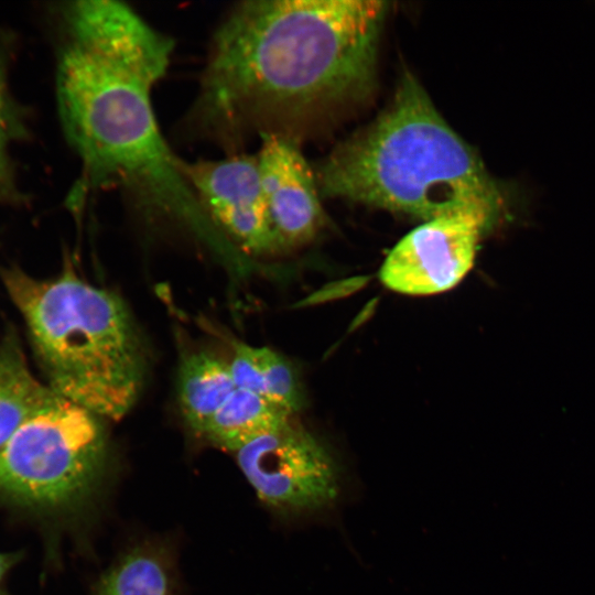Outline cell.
<instances>
[{
	"mask_svg": "<svg viewBox=\"0 0 595 595\" xmlns=\"http://www.w3.org/2000/svg\"><path fill=\"white\" fill-rule=\"evenodd\" d=\"M62 18L66 40L56 67L57 110L82 161L80 193L115 185L148 215L209 242H228L186 181L152 106V89L171 62L172 39L113 0L69 2Z\"/></svg>",
	"mask_w": 595,
	"mask_h": 595,
	"instance_id": "1",
	"label": "cell"
},
{
	"mask_svg": "<svg viewBox=\"0 0 595 595\" xmlns=\"http://www.w3.org/2000/svg\"><path fill=\"white\" fill-rule=\"evenodd\" d=\"M388 2L251 0L218 24L185 132L226 154L320 104L372 88Z\"/></svg>",
	"mask_w": 595,
	"mask_h": 595,
	"instance_id": "2",
	"label": "cell"
},
{
	"mask_svg": "<svg viewBox=\"0 0 595 595\" xmlns=\"http://www.w3.org/2000/svg\"><path fill=\"white\" fill-rule=\"evenodd\" d=\"M320 192L423 221L482 209L497 218L504 198L475 150L404 73L390 106L335 149L317 174Z\"/></svg>",
	"mask_w": 595,
	"mask_h": 595,
	"instance_id": "3",
	"label": "cell"
},
{
	"mask_svg": "<svg viewBox=\"0 0 595 595\" xmlns=\"http://www.w3.org/2000/svg\"><path fill=\"white\" fill-rule=\"evenodd\" d=\"M48 374L50 387L102 420H120L145 378V351L123 300L71 266L50 280L1 273Z\"/></svg>",
	"mask_w": 595,
	"mask_h": 595,
	"instance_id": "4",
	"label": "cell"
},
{
	"mask_svg": "<svg viewBox=\"0 0 595 595\" xmlns=\"http://www.w3.org/2000/svg\"><path fill=\"white\" fill-rule=\"evenodd\" d=\"M102 419L53 390L0 447V496L40 511L75 508L104 478Z\"/></svg>",
	"mask_w": 595,
	"mask_h": 595,
	"instance_id": "5",
	"label": "cell"
},
{
	"mask_svg": "<svg viewBox=\"0 0 595 595\" xmlns=\"http://www.w3.org/2000/svg\"><path fill=\"white\" fill-rule=\"evenodd\" d=\"M232 454L259 498L279 512L314 515L332 508L340 495L336 461L293 418Z\"/></svg>",
	"mask_w": 595,
	"mask_h": 595,
	"instance_id": "6",
	"label": "cell"
},
{
	"mask_svg": "<svg viewBox=\"0 0 595 595\" xmlns=\"http://www.w3.org/2000/svg\"><path fill=\"white\" fill-rule=\"evenodd\" d=\"M482 209H465L423 221L390 251L379 271L390 290L429 295L454 288L473 267L482 234L493 220Z\"/></svg>",
	"mask_w": 595,
	"mask_h": 595,
	"instance_id": "7",
	"label": "cell"
},
{
	"mask_svg": "<svg viewBox=\"0 0 595 595\" xmlns=\"http://www.w3.org/2000/svg\"><path fill=\"white\" fill-rule=\"evenodd\" d=\"M181 170L206 215L226 239L250 256L281 252L264 203L257 155L182 160Z\"/></svg>",
	"mask_w": 595,
	"mask_h": 595,
	"instance_id": "8",
	"label": "cell"
},
{
	"mask_svg": "<svg viewBox=\"0 0 595 595\" xmlns=\"http://www.w3.org/2000/svg\"><path fill=\"white\" fill-rule=\"evenodd\" d=\"M260 139L256 155L262 194L280 251H285L309 242L320 230V190L293 138L269 133Z\"/></svg>",
	"mask_w": 595,
	"mask_h": 595,
	"instance_id": "9",
	"label": "cell"
},
{
	"mask_svg": "<svg viewBox=\"0 0 595 595\" xmlns=\"http://www.w3.org/2000/svg\"><path fill=\"white\" fill-rule=\"evenodd\" d=\"M235 389L228 360L204 350L191 353L182 360L177 380L180 407L186 423L199 435Z\"/></svg>",
	"mask_w": 595,
	"mask_h": 595,
	"instance_id": "10",
	"label": "cell"
},
{
	"mask_svg": "<svg viewBox=\"0 0 595 595\" xmlns=\"http://www.w3.org/2000/svg\"><path fill=\"white\" fill-rule=\"evenodd\" d=\"M230 346L228 366L237 388L257 393L293 413L299 409L301 396L295 374L281 355L237 339H232Z\"/></svg>",
	"mask_w": 595,
	"mask_h": 595,
	"instance_id": "11",
	"label": "cell"
},
{
	"mask_svg": "<svg viewBox=\"0 0 595 595\" xmlns=\"http://www.w3.org/2000/svg\"><path fill=\"white\" fill-rule=\"evenodd\" d=\"M292 418L293 412L285 408L236 387L202 436L232 453L251 439L283 425Z\"/></svg>",
	"mask_w": 595,
	"mask_h": 595,
	"instance_id": "12",
	"label": "cell"
},
{
	"mask_svg": "<svg viewBox=\"0 0 595 595\" xmlns=\"http://www.w3.org/2000/svg\"><path fill=\"white\" fill-rule=\"evenodd\" d=\"M53 393L31 372L14 336L0 346V447Z\"/></svg>",
	"mask_w": 595,
	"mask_h": 595,
	"instance_id": "13",
	"label": "cell"
},
{
	"mask_svg": "<svg viewBox=\"0 0 595 595\" xmlns=\"http://www.w3.org/2000/svg\"><path fill=\"white\" fill-rule=\"evenodd\" d=\"M98 595H172L169 567L153 549L137 548L104 576Z\"/></svg>",
	"mask_w": 595,
	"mask_h": 595,
	"instance_id": "14",
	"label": "cell"
},
{
	"mask_svg": "<svg viewBox=\"0 0 595 595\" xmlns=\"http://www.w3.org/2000/svg\"><path fill=\"white\" fill-rule=\"evenodd\" d=\"M26 133L21 108L11 96L8 82V56L0 50V203L20 198L9 150Z\"/></svg>",
	"mask_w": 595,
	"mask_h": 595,
	"instance_id": "15",
	"label": "cell"
},
{
	"mask_svg": "<svg viewBox=\"0 0 595 595\" xmlns=\"http://www.w3.org/2000/svg\"><path fill=\"white\" fill-rule=\"evenodd\" d=\"M19 559L20 554L18 553H0V595H8L3 587V580Z\"/></svg>",
	"mask_w": 595,
	"mask_h": 595,
	"instance_id": "16",
	"label": "cell"
}]
</instances>
